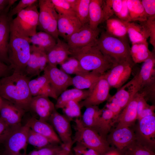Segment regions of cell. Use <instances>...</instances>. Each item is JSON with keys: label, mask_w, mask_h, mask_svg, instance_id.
<instances>
[{"label": "cell", "mask_w": 155, "mask_h": 155, "mask_svg": "<svg viewBox=\"0 0 155 155\" xmlns=\"http://www.w3.org/2000/svg\"><path fill=\"white\" fill-rule=\"evenodd\" d=\"M74 155H100L94 150L78 143L72 148Z\"/></svg>", "instance_id": "cell-46"}, {"label": "cell", "mask_w": 155, "mask_h": 155, "mask_svg": "<svg viewBox=\"0 0 155 155\" xmlns=\"http://www.w3.org/2000/svg\"><path fill=\"white\" fill-rule=\"evenodd\" d=\"M60 65V69L69 75H76L88 72L82 68L77 59L71 56Z\"/></svg>", "instance_id": "cell-38"}, {"label": "cell", "mask_w": 155, "mask_h": 155, "mask_svg": "<svg viewBox=\"0 0 155 155\" xmlns=\"http://www.w3.org/2000/svg\"><path fill=\"white\" fill-rule=\"evenodd\" d=\"M48 64L46 53L35 45H30V56L26 65V75L30 78L39 76Z\"/></svg>", "instance_id": "cell-16"}, {"label": "cell", "mask_w": 155, "mask_h": 155, "mask_svg": "<svg viewBox=\"0 0 155 155\" xmlns=\"http://www.w3.org/2000/svg\"><path fill=\"white\" fill-rule=\"evenodd\" d=\"M81 108L79 102L71 100L67 102L62 109L63 115L71 121L81 118Z\"/></svg>", "instance_id": "cell-41"}, {"label": "cell", "mask_w": 155, "mask_h": 155, "mask_svg": "<svg viewBox=\"0 0 155 155\" xmlns=\"http://www.w3.org/2000/svg\"><path fill=\"white\" fill-rule=\"evenodd\" d=\"M131 22H142L147 19V17L141 0H127Z\"/></svg>", "instance_id": "cell-36"}, {"label": "cell", "mask_w": 155, "mask_h": 155, "mask_svg": "<svg viewBox=\"0 0 155 155\" xmlns=\"http://www.w3.org/2000/svg\"><path fill=\"white\" fill-rule=\"evenodd\" d=\"M100 32L99 28L96 30L92 29L88 24L82 25L72 34L66 41L70 51L86 46L96 45Z\"/></svg>", "instance_id": "cell-9"}, {"label": "cell", "mask_w": 155, "mask_h": 155, "mask_svg": "<svg viewBox=\"0 0 155 155\" xmlns=\"http://www.w3.org/2000/svg\"><path fill=\"white\" fill-rule=\"evenodd\" d=\"M30 46L28 39L10 30L8 55L9 66L13 72L26 75V65L30 56Z\"/></svg>", "instance_id": "cell-4"}, {"label": "cell", "mask_w": 155, "mask_h": 155, "mask_svg": "<svg viewBox=\"0 0 155 155\" xmlns=\"http://www.w3.org/2000/svg\"><path fill=\"white\" fill-rule=\"evenodd\" d=\"M140 89L141 86L135 76L131 80L119 89L113 96L123 110Z\"/></svg>", "instance_id": "cell-24"}, {"label": "cell", "mask_w": 155, "mask_h": 155, "mask_svg": "<svg viewBox=\"0 0 155 155\" xmlns=\"http://www.w3.org/2000/svg\"><path fill=\"white\" fill-rule=\"evenodd\" d=\"M103 75L94 71L76 75L72 78V85L80 90L92 88Z\"/></svg>", "instance_id": "cell-30"}, {"label": "cell", "mask_w": 155, "mask_h": 155, "mask_svg": "<svg viewBox=\"0 0 155 155\" xmlns=\"http://www.w3.org/2000/svg\"><path fill=\"white\" fill-rule=\"evenodd\" d=\"M30 128L28 122L13 131L3 144V155H26L27 134Z\"/></svg>", "instance_id": "cell-8"}, {"label": "cell", "mask_w": 155, "mask_h": 155, "mask_svg": "<svg viewBox=\"0 0 155 155\" xmlns=\"http://www.w3.org/2000/svg\"><path fill=\"white\" fill-rule=\"evenodd\" d=\"M70 56L77 59L85 71L103 75L114 65L101 52L96 45L86 46L70 51Z\"/></svg>", "instance_id": "cell-3"}, {"label": "cell", "mask_w": 155, "mask_h": 155, "mask_svg": "<svg viewBox=\"0 0 155 155\" xmlns=\"http://www.w3.org/2000/svg\"><path fill=\"white\" fill-rule=\"evenodd\" d=\"M140 94V95L137 106V119L138 120L145 117L155 115V106L148 104L144 96Z\"/></svg>", "instance_id": "cell-42"}, {"label": "cell", "mask_w": 155, "mask_h": 155, "mask_svg": "<svg viewBox=\"0 0 155 155\" xmlns=\"http://www.w3.org/2000/svg\"><path fill=\"white\" fill-rule=\"evenodd\" d=\"M26 112L23 109L3 98L0 107V117L13 129H16L22 126V119Z\"/></svg>", "instance_id": "cell-17"}, {"label": "cell", "mask_w": 155, "mask_h": 155, "mask_svg": "<svg viewBox=\"0 0 155 155\" xmlns=\"http://www.w3.org/2000/svg\"><path fill=\"white\" fill-rule=\"evenodd\" d=\"M9 0H0V14L3 13L8 5Z\"/></svg>", "instance_id": "cell-56"}, {"label": "cell", "mask_w": 155, "mask_h": 155, "mask_svg": "<svg viewBox=\"0 0 155 155\" xmlns=\"http://www.w3.org/2000/svg\"><path fill=\"white\" fill-rule=\"evenodd\" d=\"M1 154V152H0V154Z\"/></svg>", "instance_id": "cell-61"}, {"label": "cell", "mask_w": 155, "mask_h": 155, "mask_svg": "<svg viewBox=\"0 0 155 155\" xmlns=\"http://www.w3.org/2000/svg\"><path fill=\"white\" fill-rule=\"evenodd\" d=\"M155 57L154 53L143 62L140 72L136 76L141 89L155 85Z\"/></svg>", "instance_id": "cell-22"}, {"label": "cell", "mask_w": 155, "mask_h": 155, "mask_svg": "<svg viewBox=\"0 0 155 155\" xmlns=\"http://www.w3.org/2000/svg\"><path fill=\"white\" fill-rule=\"evenodd\" d=\"M71 121L55 109L50 117L48 122L54 128L62 144L65 146L72 148L74 144L72 137Z\"/></svg>", "instance_id": "cell-10"}, {"label": "cell", "mask_w": 155, "mask_h": 155, "mask_svg": "<svg viewBox=\"0 0 155 155\" xmlns=\"http://www.w3.org/2000/svg\"><path fill=\"white\" fill-rule=\"evenodd\" d=\"M147 28L150 34V42L155 50V19H148L141 22Z\"/></svg>", "instance_id": "cell-49"}, {"label": "cell", "mask_w": 155, "mask_h": 155, "mask_svg": "<svg viewBox=\"0 0 155 155\" xmlns=\"http://www.w3.org/2000/svg\"><path fill=\"white\" fill-rule=\"evenodd\" d=\"M58 14L75 16V12L66 0H51Z\"/></svg>", "instance_id": "cell-43"}, {"label": "cell", "mask_w": 155, "mask_h": 155, "mask_svg": "<svg viewBox=\"0 0 155 155\" xmlns=\"http://www.w3.org/2000/svg\"><path fill=\"white\" fill-rule=\"evenodd\" d=\"M133 67L126 62L114 64L104 76L111 88L118 89L130 77Z\"/></svg>", "instance_id": "cell-15"}, {"label": "cell", "mask_w": 155, "mask_h": 155, "mask_svg": "<svg viewBox=\"0 0 155 155\" xmlns=\"http://www.w3.org/2000/svg\"><path fill=\"white\" fill-rule=\"evenodd\" d=\"M3 100V98L0 96V107L2 104Z\"/></svg>", "instance_id": "cell-59"}, {"label": "cell", "mask_w": 155, "mask_h": 155, "mask_svg": "<svg viewBox=\"0 0 155 155\" xmlns=\"http://www.w3.org/2000/svg\"><path fill=\"white\" fill-rule=\"evenodd\" d=\"M90 1V0H78L74 11L82 25L88 23Z\"/></svg>", "instance_id": "cell-40"}, {"label": "cell", "mask_w": 155, "mask_h": 155, "mask_svg": "<svg viewBox=\"0 0 155 155\" xmlns=\"http://www.w3.org/2000/svg\"><path fill=\"white\" fill-rule=\"evenodd\" d=\"M28 144L37 149L57 144L46 137L34 131L30 128L27 134Z\"/></svg>", "instance_id": "cell-37"}, {"label": "cell", "mask_w": 155, "mask_h": 155, "mask_svg": "<svg viewBox=\"0 0 155 155\" xmlns=\"http://www.w3.org/2000/svg\"><path fill=\"white\" fill-rule=\"evenodd\" d=\"M122 21L126 22H131L127 0H122V6L120 11L116 15Z\"/></svg>", "instance_id": "cell-52"}, {"label": "cell", "mask_w": 155, "mask_h": 155, "mask_svg": "<svg viewBox=\"0 0 155 155\" xmlns=\"http://www.w3.org/2000/svg\"><path fill=\"white\" fill-rule=\"evenodd\" d=\"M38 1L22 10L10 22V30L28 39L36 32L39 16Z\"/></svg>", "instance_id": "cell-6"}, {"label": "cell", "mask_w": 155, "mask_h": 155, "mask_svg": "<svg viewBox=\"0 0 155 155\" xmlns=\"http://www.w3.org/2000/svg\"><path fill=\"white\" fill-rule=\"evenodd\" d=\"M75 132L73 142L82 145L103 155L111 149L107 140L95 129L86 127L82 123L81 118L74 120Z\"/></svg>", "instance_id": "cell-5"}, {"label": "cell", "mask_w": 155, "mask_h": 155, "mask_svg": "<svg viewBox=\"0 0 155 155\" xmlns=\"http://www.w3.org/2000/svg\"><path fill=\"white\" fill-rule=\"evenodd\" d=\"M29 108V111L36 114L38 116L39 119L47 122L56 109L55 105L49 97L42 96H32Z\"/></svg>", "instance_id": "cell-18"}, {"label": "cell", "mask_w": 155, "mask_h": 155, "mask_svg": "<svg viewBox=\"0 0 155 155\" xmlns=\"http://www.w3.org/2000/svg\"><path fill=\"white\" fill-rule=\"evenodd\" d=\"M106 29L105 32L112 36L128 40L127 22L117 17H111L106 21Z\"/></svg>", "instance_id": "cell-29"}, {"label": "cell", "mask_w": 155, "mask_h": 155, "mask_svg": "<svg viewBox=\"0 0 155 155\" xmlns=\"http://www.w3.org/2000/svg\"><path fill=\"white\" fill-rule=\"evenodd\" d=\"M140 95L139 92L136 93L118 115L114 121L117 124L116 127H130L134 124L137 119V106Z\"/></svg>", "instance_id": "cell-19"}, {"label": "cell", "mask_w": 155, "mask_h": 155, "mask_svg": "<svg viewBox=\"0 0 155 155\" xmlns=\"http://www.w3.org/2000/svg\"><path fill=\"white\" fill-rule=\"evenodd\" d=\"M29 87L32 96H42L52 98L56 100V95L47 76L44 74L30 80Z\"/></svg>", "instance_id": "cell-21"}, {"label": "cell", "mask_w": 155, "mask_h": 155, "mask_svg": "<svg viewBox=\"0 0 155 155\" xmlns=\"http://www.w3.org/2000/svg\"><path fill=\"white\" fill-rule=\"evenodd\" d=\"M64 146L63 149L55 155H74L72 148Z\"/></svg>", "instance_id": "cell-55"}, {"label": "cell", "mask_w": 155, "mask_h": 155, "mask_svg": "<svg viewBox=\"0 0 155 155\" xmlns=\"http://www.w3.org/2000/svg\"><path fill=\"white\" fill-rule=\"evenodd\" d=\"M127 22V35L132 44L147 41L150 34L146 27L141 22Z\"/></svg>", "instance_id": "cell-28"}, {"label": "cell", "mask_w": 155, "mask_h": 155, "mask_svg": "<svg viewBox=\"0 0 155 155\" xmlns=\"http://www.w3.org/2000/svg\"><path fill=\"white\" fill-rule=\"evenodd\" d=\"M28 121L30 128L46 137L57 144H62L60 139L52 125L48 122L32 117Z\"/></svg>", "instance_id": "cell-26"}, {"label": "cell", "mask_w": 155, "mask_h": 155, "mask_svg": "<svg viewBox=\"0 0 155 155\" xmlns=\"http://www.w3.org/2000/svg\"><path fill=\"white\" fill-rule=\"evenodd\" d=\"M103 155H122L121 152L115 148H111L110 150Z\"/></svg>", "instance_id": "cell-57"}, {"label": "cell", "mask_w": 155, "mask_h": 155, "mask_svg": "<svg viewBox=\"0 0 155 155\" xmlns=\"http://www.w3.org/2000/svg\"><path fill=\"white\" fill-rule=\"evenodd\" d=\"M107 101V102L104 107L113 113L115 117V120L122 110L113 96H111Z\"/></svg>", "instance_id": "cell-50"}, {"label": "cell", "mask_w": 155, "mask_h": 155, "mask_svg": "<svg viewBox=\"0 0 155 155\" xmlns=\"http://www.w3.org/2000/svg\"><path fill=\"white\" fill-rule=\"evenodd\" d=\"M103 1L102 0H90L88 24L90 28L93 30L98 29L99 24L103 22Z\"/></svg>", "instance_id": "cell-31"}, {"label": "cell", "mask_w": 155, "mask_h": 155, "mask_svg": "<svg viewBox=\"0 0 155 155\" xmlns=\"http://www.w3.org/2000/svg\"><path fill=\"white\" fill-rule=\"evenodd\" d=\"M89 93V89L80 90L75 88L66 90L58 97L55 108L56 110L62 109L67 102L71 100L80 102L86 98Z\"/></svg>", "instance_id": "cell-27"}, {"label": "cell", "mask_w": 155, "mask_h": 155, "mask_svg": "<svg viewBox=\"0 0 155 155\" xmlns=\"http://www.w3.org/2000/svg\"><path fill=\"white\" fill-rule=\"evenodd\" d=\"M0 155H3L2 153H1V154H0Z\"/></svg>", "instance_id": "cell-60"}, {"label": "cell", "mask_w": 155, "mask_h": 155, "mask_svg": "<svg viewBox=\"0 0 155 155\" xmlns=\"http://www.w3.org/2000/svg\"><path fill=\"white\" fill-rule=\"evenodd\" d=\"M39 8L37 28L52 35L56 40L59 38L57 30L58 14L51 0H38Z\"/></svg>", "instance_id": "cell-7"}, {"label": "cell", "mask_w": 155, "mask_h": 155, "mask_svg": "<svg viewBox=\"0 0 155 155\" xmlns=\"http://www.w3.org/2000/svg\"><path fill=\"white\" fill-rule=\"evenodd\" d=\"M135 132L136 141L154 151L155 145V115L138 120Z\"/></svg>", "instance_id": "cell-11"}, {"label": "cell", "mask_w": 155, "mask_h": 155, "mask_svg": "<svg viewBox=\"0 0 155 155\" xmlns=\"http://www.w3.org/2000/svg\"><path fill=\"white\" fill-rule=\"evenodd\" d=\"M147 19H155V0H141Z\"/></svg>", "instance_id": "cell-48"}, {"label": "cell", "mask_w": 155, "mask_h": 155, "mask_svg": "<svg viewBox=\"0 0 155 155\" xmlns=\"http://www.w3.org/2000/svg\"><path fill=\"white\" fill-rule=\"evenodd\" d=\"M37 0H21L19 1L17 5L7 13V16L11 19H13V17L17 15L20 12L28 7L37 2Z\"/></svg>", "instance_id": "cell-45"}, {"label": "cell", "mask_w": 155, "mask_h": 155, "mask_svg": "<svg viewBox=\"0 0 155 155\" xmlns=\"http://www.w3.org/2000/svg\"><path fill=\"white\" fill-rule=\"evenodd\" d=\"M112 2V0H104L102 6L103 22L114 14Z\"/></svg>", "instance_id": "cell-51"}, {"label": "cell", "mask_w": 155, "mask_h": 155, "mask_svg": "<svg viewBox=\"0 0 155 155\" xmlns=\"http://www.w3.org/2000/svg\"><path fill=\"white\" fill-rule=\"evenodd\" d=\"M7 13L0 14V61L10 65L8 50L10 32V19Z\"/></svg>", "instance_id": "cell-20"}, {"label": "cell", "mask_w": 155, "mask_h": 155, "mask_svg": "<svg viewBox=\"0 0 155 155\" xmlns=\"http://www.w3.org/2000/svg\"><path fill=\"white\" fill-rule=\"evenodd\" d=\"M132 44L131 55L135 64L144 62L154 53L149 50L147 41Z\"/></svg>", "instance_id": "cell-34"}, {"label": "cell", "mask_w": 155, "mask_h": 155, "mask_svg": "<svg viewBox=\"0 0 155 155\" xmlns=\"http://www.w3.org/2000/svg\"><path fill=\"white\" fill-rule=\"evenodd\" d=\"M13 70L9 65L0 61V79L11 75Z\"/></svg>", "instance_id": "cell-53"}, {"label": "cell", "mask_w": 155, "mask_h": 155, "mask_svg": "<svg viewBox=\"0 0 155 155\" xmlns=\"http://www.w3.org/2000/svg\"><path fill=\"white\" fill-rule=\"evenodd\" d=\"M120 152L122 155H155L153 150L136 140Z\"/></svg>", "instance_id": "cell-39"}, {"label": "cell", "mask_w": 155, "mask_h": 155, "mask_svg": "<svg viewBox=\"0 0 155 155\" xmlns=\"http://www.w3.org/2000/svg\"><path fill=\"white\" fill-rule=\"evenodd\" d=\"M106 140L110 145L121 152L135 142L136 138L135 131L130 127H116L110 131Z\"/></svg>", "instance_id": "cell-14"}, {"label": "cell", "mask_w": 155, "mask_h": 155, "mask_svg": "<svg viewBox=\"0 0 155 155\" xmlns=\"http://www.w3.org/2000/svg\"><path fill=\"white\" fill-rule=\"evenodd\" d=\"M104 108H100L98 106H90L86 109L81 117L83 124L85 126L94 129Z\"/></svg>", "instance_id": "cell-35"}, {"label": "cell", "mask_w": 155, "mask_h": 155, "mask_svg": "<svg viewBox=\"0 0 155 155\" xmlns=\"http://www.w3.org/2000/svg\"><path fill=\"white\" fill-rule=\"evenodd\" d=\"M71 54L67 43L59 38L55 46L46 53L48 64L55 66L60 65L70 56Z\"/></svg>", "instance_id": "cell-25"}, {"label": "cell", "mask_w": 155, "mask_h": 155, "mask_svg": "<svg viewBox=\"0 0 155 155\" xmlns=\"http://www.w3.org/2000/svg\"><path fill=\"white\" fill-rule=\"evenodd\" d=\"M28 41L47 53L55 44L57 40L50 34L45 32H36L29 38Z\"/></svg>", "instance_id": "cell-33"}, {"label": "cell", "mask_w": 155, "mask_h": 155, "mask_svg": "<svg viewBox=\"0 0 155 155\" xmlns=\"http://www.w3.org/2000/svg\"><path fill=\"white\" fill-rule=\"evenodd\" d=\"M75 16L58 14L57 30L59 36L66 41L73 33L82 26Z\"/></svg>", "instance_id": "cell-23"}, {"label": "cell", "mask_w": 155, "mask_h": 155, "mask_svg": "<svg viewBox=\"0 0 155 155\" xmlns=\"http://www.w3.org/2000/svg\"><path fill=\"white\" fill-rule=\"evenodd\" d=\"M15 130L9 126L0 117V145L3 144L9 135Z\"/></svg>", "instance_id": "cell-47"}, {"label": "cell", "mask_w": 155, "mask_h": 155, "mask_svg": "<svg viewBox=\"0 0 155 155\" xmlns=\"http://www.w3.org/2000/svg\"><path fill=\"white\" fill-rule=\"evenodd\" d=\"M104 108L94 129L106 140L107 136L114 123L115 117L112 111L105 107Z\"/></svg>", "instance_id": "cell-32"}, {"label": "cell", "mask_w": 155, "mask_h": 155, "mask_svg": "<svg viewBox=\"0 0 155 155\" xmlns=\"http://www.w3.org/2000/svg\"><path fill=\"white\" fill-rule=\"evenodd\" d=\"M96 45L114 64L126 62L134 66L128 40L115 37L102 31L98 39Z\"/></svg>", "instance_id": "cell-2"}, {"label": "cell", "mask_w": 155, "mask_h": 155, "mask_svg": "<svg viewBox=\"0 0 155 155\" xmlns=\"http://www.w3.org/2000/svg\"><path fill=\"white\" fill-rule=\"evenodd\" d=\"M30 78L25 74L13 72L10 75L0 79V96L29 111L32 97L28 84Z\"/></svg>", "instance_id": "cell-1"}, {"label": "cell", "mask_w": 155, "mask_h": 155, "mask_svg": "<svg viewBox=\"0 0 155 155\" xmlns=\"http://www.w3.org/2000/svg\"><path fill=\"white\" fill-rule=\"evenodd\" d=\"M66 1L74 11L77 4L78 0H66Z\"/></svg>", "instance_id": "cell-58"}, {"label": "cell", "mask_w": 155, "mask_h": 155, "mask_svg": "<svg viewBox=\"0 0 155 155\" xmlns=\"http://www.w3.org/2000/svg\"><path fill=\"white\" fill-rule=\"evenodd\" d=\"M104 74L92 88L88 89L89 93L87 98L79 102L81 108L98 106L107 100L111 96L109 93L111 87Z\"/></svg>", "instance_id": "cell-12"}, {"label": "cell", "mask_w": 155, "mask_h": 155, "mask_svg": "<svg viewBox=\"0 0 155 155\" xmlns=\"http://www.w3.org/2000/svg\"><path fill=\"white\" fill-rule=\"evenodd\" d=\"M64 147L63 145L54 144L34 150L26 155H55Z\"/></svg>", "instance_id": "cell-44"}, {"label": "cell", "mask_w": 155, "mask_h": 155, "mask_svg": "<svg viewBox=\"0 0 155 155\" xmlns=\"http://www.w3.org/2000/svg\"><path fill=\"white\" fill-rule=\"evenodd\" d=\"M122 0H112L113 9L115 16L121 11L122 6Z\"/></svg>", "instance_id": "cell-54"}, {"label": "cell", "mask_w": 155, "mask_h": 155, "mask_svg": "<svg viewBox=\"0 0 155 155\" xmlns=\"http://www.w3.org/2000/svg\"><path fill=\"white\" fill-rule=\"evenodd\" d=\"M43 72L58 97L69 87L72 85V78L57 66L48 64Z\"/></svg>", "instance_id": "cell-13"}]
</instances>
